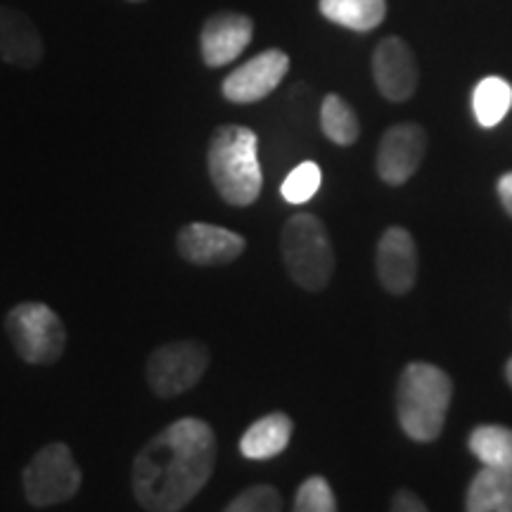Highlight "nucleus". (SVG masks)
Listing matches in <instances>:
<instances>
[{"instance_id":"nucleus-1","label":"nucleus","mask_w":512,"mask_h":512,"mask_svg":"<svg viewBox=\"0 0 512 512\" xmlns=\"http://www.w3.org/2000/svg\"><path fill=\"white\" fill-rule=\"evenodd\" d=\"M219 444L209 422L181 418L136 453L131 489L147 512H181L214 475Z\"/></svg>"},{"instance_id":"nucleus-2","label":"nucleus","mask_w":512,"mask_h":512,"mask_svg":"<svg viewBox=\"0 0 512 512\" xmlns=\"http://www.w3.org/2000/svg\"><path fill=\"white\" fill-rule=\"evenodd\" d=\"M209 178L230 207H249L259 200L264 174L259 162V138L252 128L223 124L211 133L207 150Z\"/></svg>"},{"instance_id":"nucleus-3","label":"nucleus","mask_w":512,"mask_h":512,"mask_svg":"<svg viewBox=\"0 0 512 512\" xmlns=\"http://www.w3.org/2000/svg\"><path fill=\"white\" fill-rule=\"evenodd\" d=\"M453 399V380L446 370L425 361L408 363L396 387V415L406 437L430 444L444 432Z\"/></svg>"},{"instance_id":"nucleus-4","label":"nucleus","mask_w":512,"mask_h":512,"mask_svg":"<svg viewBox=\"0 0 512 512\" xmlns=\"http://www.w3.org/2000/svg\"><path fill=\"white\" fill-rule=\"evenodd\" d=\"M283 264L306 292H320L330 285L335 273V249L328 228L313 214H294L280 233Z\"/></svg>"},{"instance_id":"nucleus-5","label":"nucleus","mask_w":512,"mask_h":512,"mask_svg":"<svg viewBox=\"0 0 512 512\" xmlns=\"http://www.w3.org/2000/svg\"><path fill=\"white\" fill-rule=\"evenodd\" d=\"M5 335L29 366H53L67 349V328L43 302L15 304L5 316Z\"/></svg>"},{"instance_id":"nucleus-6","label":"nucleus","mask_w":512,"mask_h":512,"mask_svg":"<svg viewBox=\"0 0 512 512\" xmlns=\"http://www.w3.org/2000/svg\"><path fill=\"white\" fill-rule=\"evenodd\" d=\"M83 482L81 467L64 441H50L29 460L22 472L24 496L34 508L72 501Z\"/></svg>"},{"instance_id":"nucleus-7","label":"nucleus","mask_w":512,"mask_h":512,"mask_svg":"<svg viewBox=\"0 0 512 512\" xmlns=\"http://www.w3.org/2000/svg\"><path fill=\"white\" fill-rule=\"evenodd\" d=\"M211 363L209 347L200 339L166 342L147 358L145 377L159 399H176L195 389Z\"/></svg>"},{"instance_id":"nucleus-8","label":"nucleus","mask_w":512,"mask_h":512,"mask_svg":"<svg viewBox=\"0 0 512 512\" xmlns=\"http://www.w3.org/2000/svg\"><path fill=\"white\" fill-rule=\"evenodd\" d=\"M290 72V55L271 48L240 64L221 83L223 98L235 105H252L271 95Z\"/></svg>"},{"instance_id":"nucleus-9","label":"nucleus","mask_w":512,"mask_h":512,"mask_svg":"<svg viewBox=\"0 0 512 512\" xmlns=\"http://www.w3.org/2000/svg\"><path fill=\"white\" fill-rule=\"evenodd\" d=\"M245 247L247 240L240 233L214 223H188L176 235L178 256L202 268L233 264L245 252Z\"/></svg>"},{"instance_id":"nucleus-10","label":"nucleus","mask_w":512,"mask_h":512,"mask_svg":"<svg viewBox=\"0 0 512 512\" xmlns=\"http://www.w3.org/2000/svg\"><path fill=\"white\" fill-rule=\"evenodd\" d=\"M427 152V133L418 124L387 128L377 147V176L387 185H403L418 174Z\"/></svg>"},{"instance_id":"nucleus-11","label":"nucleus","mask_w":512,"mask_h":512,"mask_svg":"<svg viewBox=\"0 0 512 512\" xmlns=\"http://www.w3.org/2000/svg\"><path fill=\"white\" fill-rule=\"evenodd\" d=\"M373 79L377 91L389 102L413 98L420 83V69L411 46L399 36H387L373 53Z\"/></svg>"},{"instance_id":"nucleus-12","label":"nucleus","mask_w":512,"mask_h":512,"mask_svg":"<svg viewBox=\"0 0 512 512\" xmlns=\"http://www.w3.org/2000/svg\"><path fill=\"white\" fill-rule=\"evenodd\" d=\"M377 278L389 294H408L418 283V247L406 228L392 226L377 242Z\"/></svg>"},{"instance_id":"nucleus-13","label":"nucleus","mask_w":512,"mask_h":512,"mask_svg":"<svg viewBox=\"0 0 512 512\" xmlns=\"http://www.w3.org/2000/svg\"><path fill=\"white\" fill-rule=\"evenodd\" d=\"M254 22L242 12H216L204 22L200 53L207 67H226L252 43Z\"/></svg>"},{"instance_id":"nucleus-14","label":"nucleus","mask_w":512,"mask_h":512,"mask_svg":"<svg viewBox=\"0 0 512 512\" xmlns=\"http://www.w3.org/2000/svg\"><path fill=\"white\" fill-rule=\"evenodd\" d=\"M43 38L34 19L0 5V60L10 67L36 69L43 62Z\"/></svg>"},{"instance_id":"nucleus-15","label":"nucleus","mask_w":512,"mask_h":512,"mask_svg":"<svg viewBox=\"0 0 512 512\" xmlns=\"http://www.w3.org/2000/svg\"><path fill=\"white\" fill-rule=\"evenodd\" d=\"M294 422L287 413H268L249 425L240 439V453L247 460H271L290 446Z\"/></svg>"},{"instance_id":"nucleus-16","label":"nucleus","mask_w":512,"mask_h":512,"mask_svg":"<svg viewBox=\"0 0 512 512\" xmlns=\"http://www.w3.org/2000/svg\"><path fill=\"white\" fill-rule=\"evenodd\" d=\"M465 512H512V472L484 465L467 486Z\"/></svg>"},{"instance_id":"nucleus-17","label":"nucleus","mask_w":512,"mask_h":512,"mask_svg":"<svg viewBox=\"0 0 512 512\" xmlns=\"http://www.w3.org/2000/svg\"><path fill=\"white\" fill-rule=\"evenodd\" d=\"M318 10L328 22L351 31H373L384 22L387 0H318Z\"/></svg>"},{"instance_id":"nucleus-18","label":"nucleus","mask_w":512,"mask_h":512,"mask_svg":"<svg viewBox=\"0 0 512 512\" xmlns=\"http://www.w3.org/2000/svg\"><path fill=\"white\" fill-rule=\"evenodd\" d=\"M512 110V86L501 76H486L472 91V112L479 126L494 128Z\"/></svg>"},{"instance_id":"nucleus-19","label":"nucleus","mask_w":512,"mask_h":512,"mask_svg":"<svg viewBox=\"0 0 512 512\" xmlns=\"http://www.w3.org/2000/svg\"><path fill=\"white\" fill-rule=\"evenodd\" d=\"M467 446L482 465L512 472V427L479 425L472 430Z\"/></svg>"},{"instance_id":"nucleus-20","label":"nucleus","mask_w":512,"mask_h":512,"mask_svg":"<svg viewBox=\"0 0 512 512\" xmlns=\"http://www.w3.org/2000/svg\"><path fill=\"white\" fill-rule=\"evenodd\" d=\"M320 128H323L325 138L342 147L354 145L361 136V124H358L356 112L337 93L325 95L323 105H320Z\"/></svg>"},{"instance_id":"nucleus-21","label":"nucleus","mask_w":512,"mask_h":512,"mask_svg":"<svg viewBox=\"0 0 512 512\" xmlns=\"http://www.w3.org/2000/svg\"><path fill=\"white\" fill-rule=\"evenodd\" d=\"M320 183H323L320 166L316 162H302L287 174L283 185H280V195L290 204H306L320 190Z\"/></svg>"},{"instance_id":"nucleus-22","label":"nucleus","mask_w":512,"mask_h":512,"mask_svg":"<svg viewBox=\"0 0 512 512\" xmlns=\"http://www.w3.org/2000/svg\"><path fill=\"white\" fill-rule=\"evenodd\" d=\"M292 512H337V498L325 477L313 475L299 484Z\"/></svg>"},{"instance_id":"nucleus-23","label":"nucleus","mask_w":512,"mask_h":512,"mask_svg":"<svg viewBox=\"0 0 512 512\" xmlns=\"http://www.w3.org/2000/svg\"><path fill=\"white\" fill-rule=\"evenodd\" d=\"M223 512H283V496L275 486L254 484L240 491Z\"/></svg>"},{"instance_id":"nucleus-24","label":"nucleus","mask_w":512,"mask_h":512,"mask_svg":"<svg viewBox=\"0 0 512 512\" xmlns=\"http://www.w3.org/2000/svg\"><path fill=\"white\" fill-rule=\"evenodd\" d=\"M389 512H430L425 501L411 489H399L392 498V510Z\"/></svg>"},{"instance_id":"nucleus-25","label":"nucleus","mask_w":512,"mask_h":512,"mask_svg":"<svg viewBox=\"0 0 512 512\" xmlns=\"http://www.w3.org/2000/svg\"><path fill=\"white\" fill-rule=\"evenodd\" d=\"M498 197H501L505 214H508L512 219V171L503 174L501 181H498Z\"/></svg>"},{"instance_id":"nucleus-26","label":"nucleus","mask_w":512,"mask_h":512,"mask_svg":"<svg viewBox=\"0 0 512 512\" xmlns=\"http://www.w3.org/2000/svg\"><path fill=\"white\" fill-rule=\"evenodd\" d=\"M505 377H508V384L512 387V358H508V363H505Z\"/></svg>"},{"instance_id":"nucleus-27","label":"nucleus","mask_w":512,"mask_h":512,"mask_svg":"<svg viewBox=\"0 0 512 512\" xmlns=\"http://www.w3.org/2000/svg\"><path fill=\"white\" fill-rule=\"evenodd\" d=\"M131 3H143V0H131Z\"/></svg>"}]
</instances>
